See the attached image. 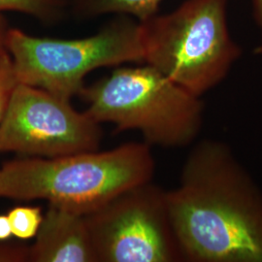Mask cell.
Instances as JSON below:
<instances>
[{
	"label": "cell",
	"instance_id": "1",
	"mask_svg": "<svg viewBox=\"0 0 262 262\" xmlns=\"http://www.w3.org/2000/svg\"><path fill=\"white\" fill-rule=\"evenodd\" d=\"M166 198L184 261L262 262V189L226 143L197 142Z\"/></svg>",
	"mask_w": 262,
	"mask_h": 262
},
{
	"label": "cell",
	"instance_id": "2",
	"mask_svg": "<svg viewBox=\"0 0 262 262\" xmlns=\"http://www.w3.org/2000/svg\"><path fill=\"white\" fill-rule=\"evenodd\" d=\"M155 171L145 142L56 158L24 157L0 167V198L43 199L86 215L123 190L151 182Z\"/></svg>",
	"mask_w": 262,
	"mask_h": 262
},
{
	"label": "cell",
	"instance_id": "3",
	"mask_svg": "<svg viewBox=\"0 0 262 262\" xmlns=\"http://www.w3.org/2000/svg\"><path fill=\"white\" fill-rule=\"evenodd\" d=\"M84 111L98 123L119 131L138 130L151 146L184 148L196 140L204 121L201 97L145 63L118 68L79 94Z\"/></svg>",
	"mask_w": 262,
	"mask_h": 262
},
{
	"label": "cell",
	"instance_id": "4",
	"mask_svg": "<svg viewBox=\"0 0 262 262\" xmlns=\"http://www.w3.org/2000/svg\"><path fill=\"white\" fill-rule=\"evenodd\" d=\"M227 0H187L174 12L140 23L144 62L201 97L241 56L226 25Z\"/></svg>",
	"mask_w": 262,
	"mask_h": 262
},
{
	"label": "cell",
	"instance_id": "5",
	"mask_svg": "<svg viewBox=\"0 0 262 262\" xmlns=\"http://www.w3.org/2000/svg\"><path fill=\"white\" fill-rule=\"evenodd\" d=\"M4 46L19 84L70 99L79 95L85 76L100 67L144 62L140 23L113 20L93 36L63 40L32 36L8 28Z\"/></svg>",
	"mask_w": 262,
	"mask_h": 262
},
{
	"label": "cell",
	"instance_id": "6",
	"mask_svg": "<svg viewBox=\"0 0 262 262\" xmlns=\"http://www.w3.org/2000/svg\"><path fill=\"white\" fill-rule=\"evenodd\" d=\"M84 217L96 262L184 261L166 190L151 182L123 190Z\"/></svg>",
	"mask_w": 262,
	"mask_h": 262
},
{
	"label": "cell",
	"instance_id": "7",
	"mask_svg": "<svg viewBox=\"0 0 262 262\" xmlns=\"http://www.w3.org/2000/svg\"><path fill=\"white\" fill-rule=\"evenodd\" d=\"M100 123L79 112L70 99L18 84L0 122V151L23 157L56 158L97 150Z\"/></svg>",
	"mask_w": 262,
	"mask_h": 262
},
{
	"label": "cell",
	"instance_id": "8",
	"mask_svg": "<svg viewBox=\"0 0 262 262\" xmlns=\"http://www.w3.org/2000/svg\"><path fill=\"white\" fill-rule=\"evenodd\" d=\"M28 262H96L84 215L49 204Z\"/></svg>",
	"mask_w": 262,
	"mask_h": 262
},
{
	"label": "cell",
	"instance_id": "9",
	"mask_svg": "<svg viewBox=\"0 0 262 262\" xmlns=\"http://www.w3.org/2000/svg\"><path fill=\"white\" fill-rule=\"evenodd\" d=\"M162 0H72L76 13L83 17L100 16L116 13L131 15L139 21L157 15L159 3Z\"/></svg>",
	"mask_w": 262,
	"mask_h": 262
},
{
	"label": "cell",
	"instance_id": "10",
	"mask_svg": "<svg viewBox=\"0 0 262 262\" xmlns=\"http://www.w3.org/2000/svg\"><path fill=\"white\" fill-rule=\"evenodd\" d=\"M72 0H0V13L15 11L32 16L44 23L60 19Z\"/></svg>",
	"mask_w": 262,
	"mask_h": 262
},
{
	"label": "cell",
	"instance_id": "11",
	"mask_svg": "<svg viewBox=\"0 0 262 262\" xmlns=\"http://www.w3.org/2000/svg\"><path fill=\"white\" fill-rule=\"evenodd\" d=\"M13 237L19 240L35 238L43 222L44 213L41 207L17 206L7 213Z\"/></svg>",
	"mask_w": 262,
	"mask_h": 262
},
{
	"label": "cell",
	"instance_id": "12",
	"mask_svg": "<svg viewBox=\"0 0 262 262\" xmlns=\"http://www.w3.org/2000/svg\"><path fill=\"white\" fill-rule=\"evenodd\" d=\"M19 82L12 57L5 47L0 49V122L8 108L13 93Z\"/></svg>",
	"mask_w": 262,
	"mask_h": 262
},
{
	"label": "cell",
	"instance_id": "13",
	"mask_svg": "<svg viewBox=\"0 0 262 262\" xmlns=\"http://www.w3.org/2000/svg\"><path fill=\"white\" fill-rule=\"evenodd\" d=\"M29 247L0 242V262H28Z\"/></svg>",
	"mask_w": 262,
	"mask_h": 262
},
{
	"label": "cell",
	"instance_id": "14",
	"mask_svg": "<svg viewBox=\"0 0 262 262\" xmlns=\"http://www.w3.org/2000/svg\"><path fill=\"white\" fill-rule=\"evenodd\" d=\"M253 1L254 19L256 20L261 31V42L254 50V53L257 55H262V0H253Z\"/></svg>",
	"mask_w": 262,
	"mask_h": 262
},
{
	"label": "cell",
	"instance_id": "15",
	"mask_svg": "<svg viewBox=\"0 0 262 262\" xmlns=\"http://www.w3.org/2000/svg\"><path fill=\"white\" fill-rule=\"evenodd\" d=\"M12 234V228L7 215H0V242L8 241Z\"/></svg>",
	"mask_w": 262,
	"mask_h": 262
},
{
	"label": "cell",
	"instance_id": "16",
	"mask_svg": "<svg viewBox=\"0 0 262 262\" xmlns=\"http://www.w3.org/2000/svg\"><path fill=\"white\" fill-rule=\"evenodd\" d=\"M8 28H9L7 26L6 19L0 14V49L5 47L4 41H5V36H6V32H7Z\"/></svg>",
	"mask_w": 262,
	"mask_h": 262
}]
</instances>
